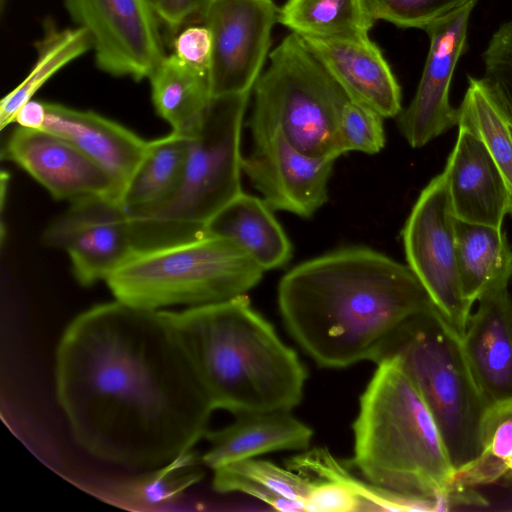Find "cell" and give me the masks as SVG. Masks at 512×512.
<instances>
[{"mask_svg":"<svg viewBox=\"0 0 512 512\" xmlns=\"http://www.w3.org/2000/svg\"><path fill=\"white\" fill-rule=\"evenodd\" d=\"M55 389L82 450L144 472L205 438L215 410L161 311L115 298L81 312L63 331Z\"/></svg>","mask_w":512,"mask_h":512,"instance_id":"1","label":"cell"},{"mask_svg":"<svg viewBox=\"0 0 512 512\" xmlns=\"http://www.w3.org/2000/svg\"><path fill=\"white\" fill-rule=\"evenodd\" d=\"M277 299L291 337L333 369L377 364L411 320L437 309L408 265L361 246L295 266L281 278Z\"/></svg>","mask_w":512,"mask_h":512,"instance_id":"2","label":"cell"},{"mask_svg":"<svg viewBox=\"0 0 512 512\" xmlns=\"http://www.w3.org/2000/svg\"><path fill=\"white\" fill-rule=\"evenodd\" d=\"M160 311L215 410L235 415L292 410L301 402L305 366L246 294L180 311Z\"/></svg>","mask_w":512,"mask_h":512,"instance_id":"3","label":"cell"},{"mask_svg":"<svg viewBox=\"0 0 512 512\" xmlns=\"http://www.w3.org/2000/svg\"><path fill=\"white\" fill-rule=\"evenodd\" d=\"M376 365L359 400L347 465L429 511L450 509L455 470L426 402L397 356Z\"/></svg>","mask_w":512,"mask_h":512,"instance_id":"4","label":"cell"},{"mask_svg":"<svg viewBox=\"0 0 512 512\" xmlns=\"http://www.w3.org/2000/svg\"><path fill=\"white\" fill-rule=\"evenodd\" d=\"M250 93L213 97L188 136L181 184L160 209L129 219L136 250L204 235L207 223L242 193L241 131Z\"/></svg>","mask_w":512,"mask_h":512,"instance_id":"5","label":"cell"},{"mask_svg":"<svg viewBox=\"0 0 512 512\" xmlns=\"http://www.w3.org/2000/svg\"><path fill=\"white\" fill-rule=\"evenodd\" d=\"M263 273L255 260L232 240L203 235L137 249L105 282L115 299L159 311L245 295L260 282Z\"/></svg>","mask_w":512,"mask_h":512,"instance_id":"6","label":"cell"},{"mask_svg":"<svg viewBox=\"0 0 512 512\" xmlns=\"http://www.w3.org/2000/svg\"><path fill=\"white\" fill-rule=\"evenodd\" d=\"M392 355L399 358L426 402L454 470L479 456L482 421L491 402L472 373L461 339L439 311L411 320Z\"/></svg>","mask_w":512,"mask_h":512,"instance_id":"7","label":"cell"},{"mask_svg":"<svg viewBox=\"0 0 512 512\" xmlns=\"http://www.w3.org/2000/svg\"><path fill=\"white\" fill-rule=\"evenodd\" d=\"M253 89V140L279 130L306 155H342L338 129L348 97L300 36L291 32L269 54Z\"/></svg>","mask_w":512,"mask_h":512,"instance_id":"8","label":"cell"},{"mask_svg":"<svg viewBox=\"0 0 512 512\" xmlns=\"http://www.w3.org/2000/svg\"><path fill=\"white\" fill-rule=\"evenodd\" d=\"M454 215L444 172L421 191L402 229L409 268L454 332L463 338L470 304L459 276Z\"/></svg>","mask_w":512,"mask_h":512,"instance_id":"9","label":"cell"},{"mask_svg":"<svg viewBox=\"0 0 512 512\" xmlns=\"http://www.w3.org/2000/svg\"><path fill=\"white\" fill-rule=\"evenodd\" d=\"M71 19L90 35L97 67L136 81L165 56L159 20L149 0H64Z\"/></svg>","mask_w":512,"mask_h":512,"instance_id":"10","label":"cell"},{"mask_svg":"<svg viewBox=\"0 0 512 512\" xmlns=\"http://www.w3.org/2000/svg\"><path fill=\"white\" fill-rule=\"evenodd\" d=\"M278 14L273 0H211L202 24L212 39L208 78L213 97L251 92Z\"/></svg>","mask_w":512,"mask_h":512,"instance_id":"11","label":"cell"},{"mask_svg":"<svg viewBox=\"0 0 512 512\" xmlns=\"http://www.w3.org/2000/svg\"><path fill=\"white\" fill-rule=\"evenodd\" d=\"M49 247L65 250L82 286L106 279L136 250L130 221L114 200L88 197L51 222L43 234Z\"/></svg>","mask_w":512,"mask_h":512,"instance_id":"12","label":"cell"},{"mask_svg":"<svg viewBox=\"0 0 512 512\" xmlns=\"http://www.w3.org/2000/svg\"><path fill=\"white\" fill-rule=\"evenodd\" d=\"M475 4L470 0L425 29L430 46L423 73L411 103L397 116L399 131L412 148L458 125V108L450 105L449 90Z\"/></svg>","mask_w":512,"mask_h":512,"instance_id":"13","label":"cell"},{"mask_svg":"<svg viewBox=\"0 0 512 512\" xmlns=\"http://www.w3.org/2000/svg\"><path fill=\"white\" fill-rule=\"evenodd\" d=\"M335 160L306 155L275 130L254 140L242 172L272 210L309 218L328 200Z\"/></svg>","mask_w":512,"mask_h":512,"instance_id":"14","label":"cell"},{"mask_svg":"<svg viewBox=\"0 0 512 512\" xmlns=\"http://www.w3.org/2000/svg\"><path fill=\"white\" fill-rule=\"evenodd\" d=\"M1 158L19 166L57 200L104 197L119 203L106 171L73 143L50 131L16 125L2 145Z\"/></svg>","mask_w":512,"mask_h":512,"instance_id":"15","label":"cell"},{"mask_svg":"<svg viewBox=\"0 0 512 512\" xmlns=\"http://www.w3.org/2000/svg\"><path fill=\"white\" fill-rule=\"evenodd\" d=\"M301 38L349 100L373 109L383 118L401 113L400 86L369 37Z\"/></svg>","mask_w":512,"mask_h":512,"instance_id":"16","label":"cell"},{"mask_svg":"<svg viewBox=\"0 0 512 512\" xmlns=\"http://www.w3.org/2000/svg\"><path fill=\"white\" fill-rule=\"evenodd\" d=\"M443 172L458 220L502 228L508 214L509 193L499 168L480 138L459 128Z\"/></svg>","mask_w":512,"mask_h":512,"instance_id":"17","label":"cell"},{"mask_svg":"<svg viewBox=\"0 0 512 512\" xmlns=\"http://www.w3.org/2000/svg\"><path fill=\"white\" fill-rule=\"evenodd\" d=\"M45 108L46 118L41 129L67 139L105 170L120 202L148 141L94 111L53 102H45Z\"/></svg>","mask_w":512,"mask_h":512,"instance_id":"18","label":"cell"},{"mask_svg":"<svg viewBox=\"0 0 512 512\" xmlns=\"http://www.w3.org/2000/svg\"><path fill=\"white\" fill-rule=\"evenodd\" d=\"M471 313L462 346L490 402L512 399V298L506 288L484 295Z\"/></svg>","mask_w":512,"mask_h":512,"instance_id":"19","label":"cell"},{"mask_svg":"<svg viewBox=\"0 0 512 512\" xmlns=\"http://www.w3.org/2000/svg\"><path fill=\"white\" fill-rule=\"evenodd\" d=\"M292 410L278 409L236 415L235 421L205 435L208 450L205 467L221 466L275 451L308 449L313 430Z\"/></svg>","mask_w":512,"mask_h":512,"instance_id":"20","label":"cell"},{"mask_svg":"<svg viewBox=\"0 0 512 512\" xmlns=\"http://www.w3.org/2000/svg\"><path fill=\"white\" fill-rule=\"evenodd\" d=\"M272 211L263 199L242 192L212 217L204 235L232 240L264 271L280 268L291 259L292 244Z\"/></svg>","mask_w":512,"mask_h":512,"instance_id":"21","label":"cell"},{"mask_svg":"<svg viewBox=\"0 0 512 512\" xmlns=\"http://www.w3.org/2000/svg\"><path fill=\"white\" fill-rule=\"evenodd\" d=\"M455 240L461 287L470 306L508 286L512 249L502 229L456 219Z\"/></svg>","mask_w":512,"mask_h":512,"instance_id":"22","label":"cell"},{"mask_svg":"<svg viewBox=\"0 0 512 512\" xmlns=\"http://www.w3.org/2000/svg\"><path fill=\"white\" fill-rule=\"evenodd\" d=\"M187 146L188 138L175 132L147 142L119 202L129 219L160 209L175 195L184 173Z\"/></svg>","mask_w":512,"mask_h":512,"instance_id":"23","label":"cell"},{"mask_svg":"<svg viewBox=\"0 0 512 512\" xmlns=\"http://www.w3.org/2000/svg\"><path fill=\"white\" fill-rule=\"evenodd\" d=\"M148 79L157 114L170 124L172 132L190 135L213 99L208 74L171 54L163 57Z\"/></svg>","mask_w":512,"mask_h":512,"instance_id":"24","label":"cell"},{"mask_svg":"<svg viewBox=\"0 0 512 512\" xmlns=\"http://www.w3.org/2000/svg\"><path fill=\"white\" fill-rule=\"evenodd\" d=\"M213 489L218 493H242L282 512L304 511L313 479L271 461L248 458L213 470Z\"/></svg>","mask_w":512,"mask_h":512,"instance_id":"25","label":"cell"},{"mask_svg":"<svg viewBox=\"0 0 512 512\" xmlns=\"http://www.w3.org/2000/svg\"><path fill=\"white\" fill-rule=\"evenodd\" d=\"M278 22L300 37L364 38L375 20L364 0H286Z\"/></svg>","mask_w":512,"mask_h":512,"instance_id":"26","label":"cell"},{"mask_svg":"<svg viewBox=\"0 0 512 512\" xmlns=\"http://www.w3.org/2000/svg\"><path fill=\"white\" fill-rule=\"evenodd\" d=\"M37 60L27 77L0 103V126L14 122L19 109L60 69L92 49L89 33L82 27L59 29L45 24V32L36 44Z\"/></svg>","mask_w":512,"mask_h":512,"instance_id":"27","label":"cell"},{"mask_svg":"<svg viewBox=\"0 0 512 512\" xmlns=\"http://www.w3.org/2000/svg\"><path fill=\"white\" fill-rule=\"evenodd\" d=\"M202 456L193 448L165 465L115 485L109 492L113 503L132 510L168 505L204 476Z\"/></svg>","mask_w":512,"mask_h":512,"instance_id":"28","label":"cell"},{"mask_svg":"<svg viewBox=\"0 0 512 512\" xmlns=\"http://www.w3.org/2000/svg\"><path fill=\"white\" fill-rule=\"evenodd\" d=\"M286 466L308 477L342 483L357 495L363 511H429L419 501L359 479L326 447L303 450L289 458Z\"/></svg>","mask_w":512,"mask_h":512,"instance_id":"29","label":"cell"},{"mask_svg":"<svg viewBox=\"0 0 512 512\" xmlns=\"http://www.w3.org/2000/svg\"><path fill=\"white\" fill-rule=\"evenodd\" d=\"M458 126L475 134L488 149L506 183L508 214L512 215V134L480 79L469 77L468 88L458 107Z\"/></svg>","mask_w":512,"mask_h":512,"instance_id":"30","label":"cell"},{"mask_svg":"<svg viewBox=\"0 0 512 512\" xmlns=\"http://www.w3.org/2000/svg\"><path fill=\"white\" fill-rule=\"evenodd\" d=\"M482 56L480 81L512 134V21L499 26Z\"/></svg>","mask_w":512,"mask_h":512,"instance_id":"31","label":"cell"},{"mask_svg":"<svg viewBox=\"0 0 512 512\" xmlns=\"http://www.w3.org/2000/svg\"><path fill=\"white\" fill-rule=\"evenodd\" d=\"M384 118L373 109L347 100L339 123L341 154L357 151L376 154L385 146Z\"/></svg>","mask_w":512,"mask_h":512,"instance_id":"32","label":"cell"},{"mask_svg":"<svg viewBox=\"0 0 512 512\" xmlns=\"http://www.w3.org/2000/svg\"><path fill=\"white\" fill-rule=\"evenodd\" d=\"M470 0H364L371 17L401 28L425 30L438 18Z\"/></svg>","mask_w":512,"mask_h":512,"instance_id":"33","label":"cell"},{"mask_svg":"<svg viewBox=\"0 0 512 512\" xmlns=\"http://www.w3.org/2000/svg\"><path fill=\"white\" fill-rule=\"evenodd\" d=\"M483 450L509 462L512 459V399L492 402L481 426Z\"/></svg>","mask_w":512,"mask_h":512,"instance_id":"34","label":"cell"},{"mask_svg":"<svg viewBox=\"0 0 512 512\" xmlns=\"http://www.w3.org/2000/svg\"><path fill=\"white\" fill-rule=\"evenodd\" d=\"M304 511L308 512H356L363 511L357 495L342 483L317 479L304 499Z\"/></svg>","mask_w":512,"mask_h":512,"instance_id":"35","label":"cell"},{"mask_svg":"<svg viewBox=\"0 0 512 512\" xmlns=\"http://www.w3.org/2000/svg\"><path fill=\"white\" fill-rule=\"evenodd\" d=\"M509 472L508 462L487 450L455 470L452 480V502L455 494L477 485L497 482Z\"/></svg>","mask_w":512,"mask_h":512,"instance_id":"36","label":"cell"},{"mask_svg":"<svg viewBox=\"0 0 512 512\" xmlns=\"http://www.w3.org/2000/svg\"><path fill=\"white\" fill-rule=\"evenodd\" d=\"M174 55L186 65L207 73L212 53V39L205 25L185 27L173 40Z\"/></svg>","mask_w":512,"mask_h":512,"instance_id":"37","label":"cell"},{"mask_svg":"<svg viewBox=\"0 0 512 512\" xmlns=\"http://www.w3.org/2000/svg\"><path fill=\"white\" fill-rule=\"evenodd\" d=\"M159 22L175 35L185 27L202 24L211 0H149Z\"/></svg>","mask_w":512,"mask_h":512,"instance_id":"38","label":"cell"},{"mask_svg":"<svg viewBox=\"0 0 512 512\" xmlns=\"http://www.w3.org/2000/svg\"><path fill=\"white\" fill-rule=\"evenodd\" d=\"M45 118V102L31 99L19 109L13 123L24 128L41 129Z\"/></svg>","mask_w":512,"mask_h":512,"instance_id":"39","label":"cell"},{"mask_svg":"<svg viewBox=\"0 0 512 512\" xmlns=\"http://www.w3.org/2000/svg\"><path fill=\"white\" fill-rule=\"evenodd\" d=\"M6 0H0V10L3 11L5 8Z\"/></svg>","mask_w":512,"mask_h":512,"instance_id":"40","label":"cell"},{"mask_svg":"<svg viewBox=\"0 0 512 512\" xmlns=\"http://www.w3.org/2000/svg\"><path fill=\"white\" fill-rule=\"evenodd\" d=\"M509 472L512 473V459L508 462Z\"/></svg>","mask_w":512,"mask_h":512,"instance_id":"41","label":"cell"}]
</instances>
